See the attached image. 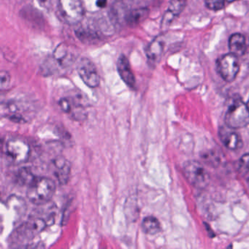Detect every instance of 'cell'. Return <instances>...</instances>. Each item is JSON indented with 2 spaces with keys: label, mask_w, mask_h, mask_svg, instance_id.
Here are the masks:
<instances>
[{
  "label": "cell",
  "mask_w": 249,
  "mask_h": 249,
  "mask_svg": "<svg viewBox=\"0 0 249 249\" xmlns=\"http://www.w3.org/2000/svg\"><path fill=\"white\" fill-rule=\"evenodd\" d=\"M55 215H35L21 224L14 232L13 239L16 242L28 241L40 234L43 230L54 222Z\"/></svg>",
  "instance_id": "cell-1"
},
{
  "label": "cell",
  "mask_w": 249,
  "mask_h": 249,
  "mask_svg": "<svg viewBox=\"0 0 249 249\" xmlns=\"http://www.w3.org/2000/svg\"><path fill=\"white\" fill-rule=\"evenodd\" d=\"M56 183L49 178H37L27 189V199L36 205L49 203L56 192Z\"/></svg>",
  "instance_id": "cell-2"
},
{
  "label": "cell",
  "mask_w": 249,
  "mask_h": 249,
  "mask_svg": "<svg viewBox=\"0 0 249 249\" xmlns=\"http://www.w3.org/2000/svg\"><path fill=\"white\" fill-rule=\"evenodd\" d=\"M225 124L233 129L245 127L249 124V108L239 96L231 97L225 113Z\"/></svg>",
  "instance_id": "cell-3"
},
{
  "label": "cell",
  "mask_w": 249,
  "mask_h": 249,
  "mask_svg": "<svg viewBox=\"0 0 249 249\" xmlns=\"http://www.w3.org/2000/svg\"><path fill=\"white\" fill-rule=\"evenodd\" d=\"M5 152L11 163L21 164L28 161L31 148L29 142L24 138H13L7 141Z\"/></svg>",
  "instance_id": "cell-4"
},
{
  "label": "cell",
  "mask_w": 249,
  "mask_h": 249,
  "mask_svg": "<svg viewBox=\"0 0 249 249\" xmlns=\"http://www.w3.org/2000/svg\"><path fill=\"white\" fill-rule=\"evenodd\" d=\"M183 174L188 181L196 189H205L211 178L206 169L197 161H187L183 164Z\"/></svg>",
  "instance_id": "cell-5"
},
{
  "label": "cell",
  "mask_w": 249,
  "mask_h": 249,
  "mask_svg": "<svg viewBox=\"0 0 249 249\" xmlns=\"http://www.w3.org/2000/svg\"><path fill=\"white\" fill-rule=\"evenodd\" d=\"M58 11L65 22L77 24L84 18V9L81 0H59Z\"/></svg>",
  "instance_id": "cell-6"
},
{
  "label": "cell",
  "mask_w": 249,
  "mask_h": 249,
  "mask_svg": "<svg viewBox=\"0 0 249 249\" xmlns=\"http://www.w3.org/2000/svg\"><path fill=\"white\" fill-rule=\"evenodd\" d=\"M218 70L224 81L232 82L240 71L237 56L230 53L220 58L218 61Z\"/></svg>",
  "instance_id": "cell-7"
},
{
  "label": "cell",
  "mask_w": 249,
  "mask_h": 249,
  "mask_svg": "<svg viewBox=\"0 0 249 249\" xmlns=\"http://www.w3.org/2000/svg\"><path fill=\"white\" fill-rule=\"evenodd\" d=\"M78 75L86 85L96 88L100 85V75L94 64L88 58H82L77 65Z\"/></svg>",
  "instance_id": "cell-8"
},
{
  "label": "cell",
  "mask_w": 249,
  "mask_h": 249,
  "mask_svg": "<svg viewBox=\"0 0 249 249\" xmlns=\"http://www.w3.org/2000/svg\"><path fill=\"white\" fill-rule=\"evenodd\" d=\"M218 136L226 148L237 151L243 147V142L240 134L230 126H221L218 129Z\"/></svg>",
  "instance_id": "cell-9"
},
{
  "label": "cell",
  "mask_w": 249,
  "mask_h": 249,
  "mask_svg": "<svg viewBox=\"0 0 249 249\" xmlns=\"http://www.w3.org/2000/svg\"><path fill=\"white\" fill-rule=\"evenodd\" d=\"M52 172L61 185L67 184L71 178V162L63 156H57L52 161Z\"/></svg>",
  "instance_id": "cell-10"
},
{
  "label": "cell",
  "mask_w": 249,
  "mask_h": 249,
  "mask_svg": "<svg viewBox=\"0 0 249 249\" xmlns=\"http://www.w3.org/2000/svg\"><path fill=\"white\" fill-rule=\"evenodd\" d=\"M117 71L119 76L122 81L126 84L129 88L135 89L136 85L135 75L131 69L130 64L127 57L124 55H121L117 62Z\"/></svg>",
  "instance_id": "cell-11"
},
{
  "label": "cell",
  "mask_w": 249,
  "mask_h": 249,
  "mask_svg": "<svg viewBox=\"0 0 249 249\" xmlns=\"http://www.w3.org/2000/svg\"><path fill=\"white\" fill-rule=\"evenodd\" d=\"M185 5H186L185 0H171L169 4L168 8L163 17L161 28H167L172 21L180 15V13L184 9Z\"/></svg>",
  "instance_id": "cell-12"
},
{
  "label": "cell",
  "mask_w": 249,
  "mask_h": 249,
  "mask_svg": "<svg viewBox=\"0 0 249 249\" xmlns=\"http://www.w3.org/2000/svg\"><path fill=\"white\" fill-rule=\"evenodd\" d=\"M164 43L161 37L154 39L146 49V56L152 63L160 62L164 51Z\"/></svg>",
  "instance_id": "cell-13"
},
{
  "label": "cell",
  "mask_w": 249,
  "mask_h": 249,
  "mask_svg": "<svg viewBox=\"0 0 249 249\" xmlns=\"http://www.w3.org/2000/svg\"><path fill=\"white\" fill-rule=\"evenodd\" d=\"M230 53L236 56H241L246 51V38L243 35L235 33L231 36L229 41Z\"/></svg>",
  "instance_id": "cell-14"
},
{
  "label": "cell",
  "mask_w": 249,
  "mask_h": 249,
  "mask_svg": "<svg viewBox=\"0 0 249 249\" xmlns=\"http://www.w3.org/2000/svg\"><path fill=\"white\" fill-rule=\"evenodd\" d=\"M149 15V10L146 8H137L128 14L126 17L127 24L130 26H136L145 21Z\"/></svg>",
  "instance_id": "cell-15"
},
{
  "label": "cell",
  "mask_w": 249,
  "mask_h": 249,
  "mask_svg": "<svg viewBox=\"0 0 249 249\" xmlns=\"http://www.w3.org/2000/svg\"><path fill=\"white\" fill-rule=\"evenodd\" d=\"M142 231L148 234L154 235L161 231V227L160 221L156 217L149 215L145 217L141 224Z\"/></svg>",
  "instance_id": "cell-16"
},
{
  "label": "cell",
  "mask_w": 249,
  "mask_h": 249,
  "mask_svg": "<svg viewBox=\"0 0 249 249\" xmlns=\"http://www.w3.org/2000/svg\"><path fill=\"white\" fill-rule=\"evenodd\" d=\"M53 57H54L55 60L63 68L69 66L71 65V61L73 60L72 59V56L70 55L68 47L63 44L60 45L56 48L54 53H53Z\"/></svg>",
  "instance_id": "cell-17"
},
{
  "label": "cell",
  "mask_w": 249,
  "mask_h": 249,
  "mask_svg": "<svg viewBox=\"0 0 249 249\" xmlns=\"http://www.w3.org/2000/svg\"><path fill=\"white\" fill-rule=\"evenodd\" d=\"M37 178L29 167H23L20 169L17 174V182L21 186H27V188L35 181Z\"/></svg>",
  "instance_id": "cell-18"
},
{
  "label": "cell",
  "mask_w": 249,
  "mask_h": 249,
  "mask_svg": "<svg viewBox=\"0 0 249 249\" xmlns=\"http://www.w3.org/2000/svg\"><path fill=\"white\" fill-rule=\"evenodd\" d=\"M237 170L240 174L249 173V153L242 156L237 163Z\"/></svg>",
  "instance_id": "cell-19"
},
{
  "label": "cell",
  "mask_w": 249,
  "mask_h": 249,
  "mask_svg": "<svg viewBox=\"0 0 249 249\" xmlns=\"http://www.w3.org/2000/svg\"><path fill=\"white\" fill-rule=\"evenodd\" d=\"M204 160L212 166H217L220 164L221 161V156L216 154L215 151H211L207 153L203 156Z\"/></svg>",
  "instance_id": "cell-20"
},
{
  "label": "cell",
  "mask_w": 249,
  "mask_h": 249,
  "mask_svg": "<svg viewBox=\"0 0 249 249\" xmlns=\"http://www.w3.org/2000/svg\"><path fill=\"white\" fill-rule=\"evenodd\" d=\"M225 0H205V5L211 11H217L222 9Z\"/></svg>",
  "instance_id": "cell-21"
},
{
  "label": "cell",
  "mask_w": 249,
  "mask_h": 249,
  "mask_svg": "<svg viewBox=\"0 0 249 249\" xmlns=\"http://www.w3.org/2000/svg\"><path fill=\"white\" fill-rule=\"evenodd\" d=\"M0 79H1V84H0L1 89H6L11 84V77L9 72L2 71L0 74Z\"/></svg>",
  "instance_id": "cell-22"
},
{
  "label": "cell",
  "mask_w": 249,
  "mask_h": 249,
  "mask_svg": "<svg viewBox=\"0 0 249 249\" xmlns=\"http://www.w3.org/2000/svg\"><path fill=\"white\" fill-rule=\"evenodd\" d=\"M227 1L228 2H234V1H237V0H227Z\"/></svg>",
  "instance_id": "cell-23"
},
{
  "label": "cell",
  "mask_w": 249,
  "mask_h": 249,
  "mask_svg": "<svg viewBox=\"0 0 249 249\" xmlns=\"http://www.w3.org/2000/svg\"><path fill=\"white\" fill-rule=\"evenodd\" d=\"M247 184H248V188H249V178L247 180Z\"/></svg>",
  "instance_id": "cell-24"
},
{
  "label": "cell",
  "mask_w": 249,
  "mask_h": 249,
  "mask_svg": "<svg viewBox=\"0 0 249 249\" xmlns=\"http://www.w3.org/2000/svg\"><path fill=\"white\" fill-rule=\"evenodd\" d=\"M247 106H248V107H249V101H248V103H247Z\"/></svg>",
  "instance_id": "cell-25"
}]
</instances>
